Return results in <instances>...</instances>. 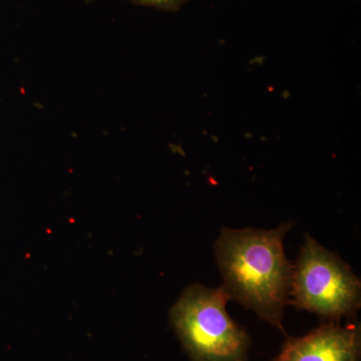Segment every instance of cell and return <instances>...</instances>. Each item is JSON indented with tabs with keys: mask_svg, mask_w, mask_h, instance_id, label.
I'll use <instances>...</instances> for the list:
<instances>
[{
	"mask_svg": "<svg viewBox=\"0 0 361 361\" xmlns=\"http://www.w3.org/2000/svg\"><path fill=\"white\" fill-rule=\"evenodd\" d=\"M292 224L275 229L223 228L215 243L223 288L260 319L284 331L285 307L290 302L292 267L283 241Z\"/></svg>",
	"mask_w": 361,
	"mask_h": 361,
	"instance_id": "obj_1",
	"label": "cell"
},
{
	"mask_svg": "<svg viewBox=\"0 0 361 361\" xmlns=\"http://www.w3.org/2000/svg\"><path fill=\"white\" fill-rule=\"evenodd\" d=\"M220 288L188 287L170 311L171 322L192 361H248L250 336L226 310Z\"/></svg>",
	"mask_w": 361,
	"mask_h": 361,
	"instance_id": "obj_2",
	"label": "cell"
},
{
	"mask_svg": "<svg viewBox=\"0 0 361 361\" xmlns=\"http://www.w3.org/2000/svg\"><path fill=\"white\" fill-rule=\"evenodd\" d=\"M289 303L329 322L355 317L361 304L360 278L337 254L306 235L292 267Z\"/></svg>",
	"mask_w": 361,
	"mask_h": 361,
	"instance_id": "obj_3",
	"label": "cell"
},
{
	"mask_svg": "<svg viewBox=\"0 0 361 361\" xmlns=\"http://www.w3.org/2000/svg\"><path fill=\"white\" fill-rule=\"evenodd\" d=\"M360 325L327 322L307 336L289 338L272 361H360Z\"/></svg>",
	"mask_w": 361,
	"mask_h": 361,
	"instance_id": "obj_4",
	"label": "cell"
},
{
	"mask_svg": "<svg viewBox=\"0 0 361 361\" xmlns=\"http://www.w3.org/2000/svg\"><path fill=\"white\" fill-rule=\"evenodd\" d=\"M137 6L155 7L165 11H176L188 0H130Z\"/></svg>",
	"mask_w": 361,
	"mask_h": 361,
	"instance_id": "obj_5",
	"label": "cell"
}]
</instances>
